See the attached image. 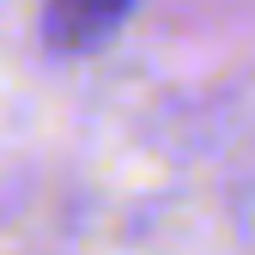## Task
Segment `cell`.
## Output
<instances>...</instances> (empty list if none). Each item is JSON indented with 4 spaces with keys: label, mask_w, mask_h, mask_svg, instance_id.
<instances>
[{
    "label": "cell",
    "mask_w": 255,
    "mask_h": 255,
    "mask_svg": "<svg viewBox=\"0 0 255 255\" xmlns=\"http://www.w3.org/2000/svg\"><path fill=\"white\" fill-rule=\"evenodd\" d=\"M128 6H134V0H49L43 37H49V49L79 55V49H91V43H104L110 30L128 18Z\"/></svg>",
    "instance_id": "obj_1"
}]
</instances>
